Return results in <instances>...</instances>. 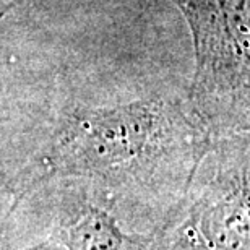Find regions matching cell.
<instances>
[{
    "mask_svg": "<svg viewBox=\"0 0 250 250\" xmlns=\"http://www.w3.org/2000/svg\"><path fill=\"white\" fill-rule=\"evenodd\" d=\"M68 244L73 250H121V234L103 214H89L70 228Z\"/></svg>",
    "mask_w": 250,
    "mask_h": 250,
    "instance_id": "cell-1",
    "label": "cell"
}]
</instances>
